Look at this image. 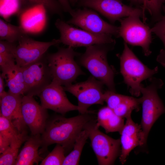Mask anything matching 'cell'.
Listing matches in <instances>:
<instances>
[{"mask_svg": "<svg viewBox=\"0 0 165 165\" xmlns=\"http://www.w3.org/2000/svg\"><path fill=\"white\" fill-rule=\"evenodd\" d=\"M138 16H131L120 19L119 37L124 42L133 46L141 47L144 55H150V46L152 41L151 28L141 22Z\"/></svg>", "mask_w": 165, "mask_h": 165, "instance_id": "ba28073f", "label": "cell"}, {"mask_svg": "<svg viewBox=\"0 0 165 165\" xmlns=\"http://www.w3.org/2000/svg\"><path fill=\"white\" fill-rule=\"evenodd\" d=\"M60 43L59 39L41 42L35 40L26 34L17 42L15 52L16 64L23 68L36 62L42 58L50 47Z\"/></svg>", "mask_w": 165, "mask_h": 165, "instance_id": "7c38bea8", "label": "cell"}, {"mask_svg": "<svg viewBox=\"0 0 165 165\" xmlns=\"http://www.w3.org/2000/svg\"><path fill=\"white\" fill-rule=\"evenodd\" d=\"M164 15L151 28L152 33H154L163 42L164 48L160 51L156 58V61L165 67V5H162Z\"/></svg>", "mask_w": 165, "mask_h": 165, "instance_id": "d4e9b609", "label": "cell"}, {"mask_svg": "<svg viewBox=\"0 0 165 165\" xmlns=\"http://www.w3.org/2000/svg\"><path fill=\"white\" fill-rule=\"evenodd\" d=\"M124 48L119 57L120 72L124 81L129 88V92L133 96L138 97L141 94L142 86L141 82L149 79L157 73L156 66L150 69L143 64L124 42Z\"/></svg>", "mask_w": 165, "mask_h": 165, "instance_id": "5b68a950", "label": "cell"}, {"mask_svg": "<svg viewBox=\"0 0 165 165\" xmlns=\"http://www.w3.org/2000/svg\"><path fill=\"white\" fill-rule=\"evenodd\" d=\"M21 111L24 122L31 135H41L47 121V109L40 105L33 97L24 95L22 97Z\"/></svg>", "mask_w": 165, "mask_h": 165, "instance_id": "5bb4252c", "label": "cell"}, {"mask_svg": "<svg viewBox=\"0 0 165 165\" xmlns=\"http://www.w3.org/2000/svg\"><path fill=\"white\" fill-rule=\"evenodd\" d=\"M41 134L31 135L25 141L24 145L18 154L15 165L38 164L44 159L40 156L38 149L41 146Z\"/></svg>", "mask_w": 165, "mask_h": 165, "instance_id": "ac0fdd59", "label": "cell"}, {"mask_svg": "<svg viewBox=\"0 0 165 165\" xmlns=\"http://www.w3.org/2000/svg\"><path fill=\"white\" fill-rule=\"evenodd\" d=\"M104 84L93 76L86 81L63 86L65 91L77 98L78 110L80 114L88 113V109L94 104L103 105L104 101Z\"/></svg>", "mask_w": 165, "mask_h": 165, "instance_id": "9c48e42d", "label": "cell"}, {"mask_svg": "<svg viewBox=\"0 0 165 165\" xmlns=\"http://www.w3.org/2000/svg\"><path fill=\"white\" fill-rule=\"evenodd\" d=\"M97 120L88 122L84 128L89 132L92 147L99 165H112L118 156L121 145L120 139H114L99 130Z\"/></svg>", "mask_w": 165, "mask_h": 165, "instance_id": "8992f818", "label": "cell"}, {"mask_svg": "<svg viewBox=\"0 0 165 165\" xmlns=\"http://www.w3.org/2000/svg\"><path fill=\"white\" fill-rule=\"evenodd\" d=\"M36 6L42 5L50 13L62 16L64 11L62 6L57 0H28Z\"/></svg>", "mask_w": 165, "mask_h": 165, "instance_id": "f1b7e54d", "label": "cell"}, {"mask_svg": "<svg viewBox=\"0 0 165 165\" xmlns=\"http://www.w3.org/2000/svg\"><path fill=\"white\" fill-rule=\"evenodd\" d=\"M89 113L69 118L57 116L47 121L41 135L42 150L54 144L61 145L65 149L73 147L76 138L86 124L94 119Z\"/></svg>", "mask_w": 165, "mask_h": 165, "instance_id": "6da1fadb", "label": "cell"}, {"mask_svg": "<svg viewBox=\"0 0 165 165\" xmlns=\"http://www.w3.org/2000/svg\"><path fill=\"white\" fill-rule=\"evenodd\" d=\"M23 96L8 92L0 98V114L10 120L20 133L25 130L26 126L21 111Z\"/></svg>", "mask_w": 165, "mask_h": 165, "instance_id": "e0dca14e", "label": "cell"}, {"mask_svg": "<svg viewBox=\"0 0 165 165\" xmlns=\"http://www.w3.org/2000/svg\"><path fill=\"white\" fill-rule=\"evenodd\" d=\"M79 6L92 9L114 23L124 17L138 16L145 21V12L141 9L123 4L122 0H79Z\"/></svg>", "mask_w": 165, "mask_h": 165, "instance_id": "30bf717a", "label": "cell"}, {"mask_svg": "<svg viewBox=\"0 0 165 165\" xmlns=\"http://www.w3.org/2000/svg\"><path fill=\"white\" fill-rule=\"evenodd\" d=\"M124 124L123 118L117 116L114 112L101 126L105 129L107 133L115 132L120 133Z\"/></svg>", "mask_w": 165, "mask_h": 165, "instance_id": "83f0119b", "label": "cell"}, {"mask_svg": "<svg viewBox=\"0 0 165 165\" xmlns=\"http://www.w3.org/2000/svg\"><path fill=\"white\" fill-rule=\"evenodd\" d=\"M160 2L163 5V3L165 2V0H159Z\"/></svg>", "mask_w": 165, "mask_h": 165, "instance_id": "d590c367", "label": "cell"}, {"mask_svg": "<svg viewBox=\"0 0 165 165\" xmlns=\"http://www.w3.org/2000/svg\"><path fill=\"white\" fill-rule=\"evenodd\" d=\"M55 26L60 33L61 43L71 47L85 46L108 43H115L112 36L96 34L74 28L62 20H57Z\"/></svg>", "mask_w": 165, "mask_h": 165, "instance_id": "52a82bcc", "label": "cell"}, {"mask_svg": "<svg viewBox=\"0 0 165 165\" xmlns=\"http://www.w3.org/2000/svg\"><path fill=\"white\" fill-rule=\"evenodd\" d=\"M20 4H25L29 2L28 0H18Z\"/></svg>", "mask_w": 165, "mask_h": 165, "instance_id": "e575fe53", "label": "cell"}, {"mask_svg": "<svg viewBox=\"0 0 165 165\" xmlns=\"http://www.w3.org/2000/svg\"><path fill=\"white\" fill-rule=\"evenodd\" d=\"M27 34L22 27L8 23L0 19V40L17 43L23 36Z\"/></svg>", "mask_w": 165, "mask_h": 165, "instance_id": "44dd1931", "label": "cell"}, {"mask_svg": "<svg viewBox=\"0 0 165 165\" xmlns=\"http://www.w3.org/2000/svg\"><path fill=\"white\" fill-rule=\"evenodd\" d=\"M17 43L5 40H0V54L15 57V52Z\"/></svg>", "mask_w": 165, "mask_h": 165, "instance_id": "4dcf8cb0", "label": "cell"}, {"mask_svg": "<svg viewBox=\"0 0 165 165\" xmlns=\"http://www.w3.org/2000/svg\"><path fill=\"white\" fill-rule=\"evenodd\" d=\"M131 4L142 9L144 12L148 11L154 20L159 21L162 17L161 12L163 5L159 0H129Z\"/></svg>", "mask_w": 165, "mask_h": 165, "instance_id": "603a6c76", "label": "cell"}, {"mask_svg": "<svg viewBox=\"0 0 165 165\" xmlns=\"http://www.w3.org/2000/svg\"><path fill=\"white\" fill-rule=\"evenodd\" d=\"M5 80L2 75L0 74V98L2 97L6 93L5 90L6 86Z\"/></svg>", "mask_w": 165, "mask_h": 165, "instance_id": "836d02e7", "label": "cell"}, {"mask_svg": "<svg viewBox=\"0 0 165 165\" xmlns=\"http://www.w3.org/2000/svg\"><path fill=\"white\" fill-rule=\"evenodd\" d=\"M63 86L53 82L39 94L41 105L64 115L71 111L78 110V106L72 104L67 98Z\"/></svg>", "mask_w": 165, "mask_h": 165, "instance_id": "9a60e30c", "label": "cell"}, {"mask_svg": "<svg viewBox=\"0 0 165 165\" xmlns=\"http://www.w3.org/2000/svg\"><path fill=\"white\" fill-rule=\"evenodd\" d=\"M22 68L26 87L24 95L38 96L52 82L46 60L42 59Z\"/></svg>", "mask_w": 165, "mask_h": 165, "instance_id": "4fadbf2b", "label": "cell"}, {"mask_svg": "<svg viewBox=\"0 0 165 165\" xmlns=\"http://www.w3.org/2000/svg\"><path fill=\"white\" fill-rule=\"evenodd\" d=\"M140 104V98L127 96L125 99L113 110L117 116L126 118L131 116L133 111L138 110Z\"/></svg>", "mask_w": 165, "mask_h": 165, "instance_id": "cb8c5ba5", "label": "cell"}, {"mask_svg": "<svg viewBox=\"0 0 165 165\" xmlns=\"http://www.w3.org/2000/svg\"><path fill=\"white\" fill-rule=\"evenodd\" d=\"M115 43L96 44L86 47L80 54V64L87 69L92 76L102 82L108 90L115 92L114 78L116 72L108 62L107 54Z\"/></svg>", "mask_w": 165, "mask_h": 165, "instance_id": "7a4b0ae2", "label": "cell"}, {"mask_svg": "<svg viewBox=\"0 0 165 165\" xmlns=\"http://www.w3.org/2000/svg\"><path fill=\"white\" fill-rule=\"evenodd\" d=\"M62 6L64 11L68 13L70 15L73 12L69 0H57Z\"/></svg>", "mask_w": 165, "mask_h": 165, "instance_id": "d6a6232c", "label": "cell"}, {"mask_svg": "<svg viewBox=\"0 0 165 165\" xmlns=\"http://www.w3.org/2000/svg\"><path fill=\"white\" fill-rule=\"evenodd\" d=\"M67 23L96 34H106L119 37V27L103 20L94 11L87 8L73 10Z\"/></svg>", "mask_w": 165, "mask_h": 165, "instance_id": "8fae6325", "label": "cell"}, {"mask_svg": "<svg viewBox=\"0 0 165 165\" xmlns=\"http://www.w3.org/2000/svg\"><path fill=\"white\" fill-rule=\"evenodd\" d=\"M65 149L59 144H57L53 150L41 162V165H62L64 160Z\"/></svg>", "mask_w": 165, "mask_h": 165, "instance_id": "484cf974", "label": "cell"}, {"mask_svg": "<svg viewBox=\"0 0 165 165\" xmlns=\"http://www.w3.org/2000/svg\"><path fill=\"white\" fill-rule=\"evenodd\" d=\"M11 141L0 135V153L2 154L9 147Z\"/></svg>", "mask_w": 165, "mask_h": 165, "instance_id": "1f68e13d", "label": "cell"}, {"mask_svg": "<svg viewBox=\"0 0 165 165\" xmlns=\"http://www.w3.org/2000/svg\"><path fill=\"white\" fill-rule=\"evenodd\" d=\"M149 81L148 85L145 87L143 85L141 89L142 94L140 98L142 106L141 146L146 144L153 124L160 116L165 113V107L157 93L163 83L161 79L153 77L149 79Z\"/></svg>", "mask_w": 165, "mask_h": 165, "instance_id": "277c9868", "label": "cell"}, {"mask_svg": "<svg viewBox=\"0 0 165 165\" xmlns=\"http://www.w3.org/2000/svg\"><path fill=\"white\" fill-rule=\"evenodd\" d=\"M124 126L120 132L121 150L119 160L124 164L131 151L138 146H141V129L140 125L134 123L131 116L126 118Z\"/></svg>", "mask_w": 165, "mask_h": 165, "instance_id": "2e32d148", "label": "cell"}, {"mask_svg": "<svg viewBox=\"0 0 165 165\" xmlns=\"http://www.w3.org/2000/svg\"><path fill=\"white\" fill-rule=\"evenodd\" d=\"M8 92L17 95L24 96L26 87L22 68L16 64L2 71Z\"/></svg>", "mask_w": 165, "mask_h": 165, "instance_id": "d6986e66", "label": "cell"}, {"mask_svg": "<svg viewBox=\"0 0 165 165\" xmlns=\"http://www.w3.org/2000/svg\"><path fill=\"white\" fill-rule=\"evenodd\" d=\"M126 96L109 90L105 91L104 94V101L106 102L107 106L112 110L120 104Z\"/></svg>", "mask_w": 165, "mask_h": 165, "instance_id": "f546056e", "label": "cell"}, {"mask_svg": "<svg viewBox=\"0 0 165 165\" xmlns=\"http://www.w3.org/2000/svg\"><path fill=\"white\" fill-rule=\"evenodd\" d=\"M28 136L26 130L18 134L11 141L7 149L1 154L0 165H15L18 156L19 148Z\"/></svg>", "mask_w": 165, "mask_h": 165, "instance_id": "ffe728a7", "label": "cell"}, {"mask_svg": "<svg viewBox=\"0 0 165 165\" xmlns=\"http://www.w3.org/2000/svg\"><path fill=\"white\" fill-rule=\"evenodd\" d=\"M9 119L0 114V135L11 141L19 133Z\"/></svg>", "mask_w": 165, "mask_h": 165, "instance_id": "4316f807", "label": "cell"}, {"mask_svg": "<svg viewBox=\"0 0 165 165\" xmlns=\"http://www.w3.org/2000/svg\"><path fill=\"white\" fill-rule=\"evenodd\" d=\"M89 137V132L85 128L78 135L75 141L72 151L65 157L63 165H76L79 163L82 149Z\"/></svg>", "mask_w": 165, "mask_h": 165, "instance_id": "7402d4cb", "label": "cell"}, {"mask_svg": "<svg viewBox=\"0 0 165 165\" xmlns=\"http://www.w3.org/2000/svg\"><path fill=\"white\" fill-rule=\"evenodd\" d=\"M81 54L72 47H60L55 53L48 54L46 61L52 78V81L65 86L75 81L84 73L75 60Z\"/></svg>", "mask_w": 165, "mask_h": 165, "instance_id": "3957f363", "label": "cell"}]
</instances>
